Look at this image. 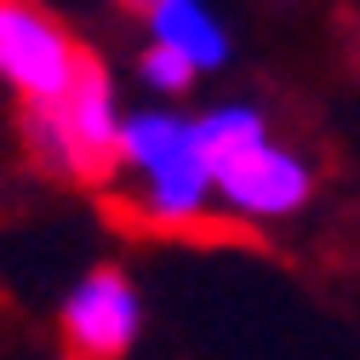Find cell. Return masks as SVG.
<instances>
[{
	"label": "cell",
	"mask_w": 360,
	"mask_h": 360,
	"mask_svg": "<svg viewBox=\"0 0 360 360\" xmlns=\"http://www.w3.org/2000/svg\"><path fill=\"white\" fill-rule=\"evenodd\" d=\"M131 172L138 184V212L160 229H184L206 212V200L217 195V177L200 143V126L184 115H166V109H143V115H126L120 126V166Z\"/></svg>",
	"instance_id": "1"
},
{
	"label": "cell",
	"mask_w": 360,
	"mask_h": 360,
	"mask_svg": "<svg viewBox=\"0 0 360 360\" xmlns=\"http://www.w3.org/2000/svg\"><path fill=\"white\" fill-rule=\"evenodd\" d=\"M120 109H115V86L109 75L86 58L80 80L58 103L29 109V149L40 166H52L63 177H86L98 184L120 166Z\"/></svg>",
	"instance_id": "2"
},
{
	"label": "cell",
	"mask_w": 360,
	"mask_h": 360,
	"mask_svg": "<svg viewBox=\"0 0 360 360\" xmlns=\"http://www.w3.org/2000/svg\"><path fill=\"white\" fill-rule=\"evenodd\" d=\"M80 69H86V52L40 0H0V80L29 109L58 103L80 80Z\"/></svg>",
	"instance_id": "3"
},
{
	"label": "cell",
	"mask_w": 360,
	"mask_h": 360,
	"mask_svg": "<svg viewBox=\"0 0 360 360\" xmlns=\"http://www.w3.org/2000/svg\"><path fill=\"white\" fill-rule=\"evenodd\" d=\"M138 286L120 269H92L63 297V349L69 360H120L138 343Z\"/></svg>",
	"instance_id": "4"
},
{
	"label": "cell",
	"mask_w": 360,
	"mask_h": 360,
	"mask_svg": "<svg viewBox=\"0 0 360 360\" xmlns=\"http://www.w3.org/2000/svg\"><path fill=\"white\" fill-rule=\"evenodd\" d=\"M212 177H217V200L229 212H240V217H257V223L263 217H286V212H297L309 200V166L292 149H281L275 138L217 160Z\"/></svg>",
	"instance_id": "5"
},
{
	"label": "cell",
	"mask_w": 360,
	"mask_h": 360,
	"mask_svg": "<svg viewBox=\"0 0 360 360\" xmlns=\"http://www.w3.org/2000/svg\"><path fill=\"white\" fill-rule=\"evenodd\" d=\"M149 46H166L195 69H217L229 58V34L206 0H160L149 12Z\"/></svg>",
	"instance_id": "6"
},
{
	"label": "cell",
	"mask_w": 360,
	"mask_h": 360,
	"mask_svg": "<svg viewBox=\"0 0 360 360\" xmlns=\"http://www.w3.org/2000/svg\"><path fill=\"white\" fill-rule=\"evenodd\" d=\"M195 126H200V143H206V160H212V166L269 138V126H263V115H257V109H246V103H223V109L200 115Z\"/></svg>",
	"instance_id": "7"
},
{
	"label": "cell",
	"mask_w": 360,
	"mask_h": 360,
	"mask_svg": "<svg viewBox=\"0 0 360 360\" xmlns=\"http://www.w3.org/2000/svg\"><path fill=\"white\" fill-rule=\"evenodd\" d=\"M138 75L155 86V92H166V98H177V92H189V86H195V63H184V58H177V52H166V46H149L143 58H138Z\"/></svg>",
	"instance_id": "8"
},
{
	"label": "cell",
	"mask_w": 360,
	"mask_h": 360,
	"mask_svg": "<svg viewBox=\"0 0 360 360\" xmlns=\"http://www.w3.org/2000/svg\"><path fill=\"white\" fill-rule=\"evenodd\" d=\"M126 6H131V12H155L160 0H126Z\"/></svg>",
	"instance_id": "9"
}]
</instances>
